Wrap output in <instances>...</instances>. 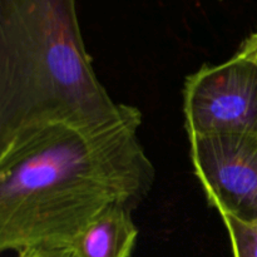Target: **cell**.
I'll use <instances>...</instances> for the list:
<instances>
[{"label":"cell","instance_id":"cell-1","mask_svg":"<svg viewBox=\"0 0 257 257\" xmlns=\"http://www.w3.org/2000/svg\"><path fill=\"white\" fill-rule=\"evenodd\" d=\"M141 123L131 105L103 127L52 123L0 143V250L70 246L107 208L136 207L155 180Z\"/></svg>","mask_w":257,"mask_h":257},{"label":"cell","instance_id":"cell-2","mask_svg":"<svg viewBox=\"0 0 257 257\" xmlns=\"http://www.w3.org/2000/svg\"><path fill=\"white\" fill-rule=\"evenodd\" d=\"M85 50L75 0H0V143L52 123L120 119Z\"/></svg>","mask_w":257,"mask_h":257},{"label":"cell","instance_id":"cell-3","mask_svg":"<svg viewBox=\"0 0 257 257\" xmlns=\"http://www.w3.org/2000/svg\"><path fill=\"white\" fill-rule=\"evenodd\" d=\"M183 114L188 136H257V59L236 52L225 63L203 65L187 77Z\"/></svg>","mask_w":257,"mask_h":257},{"label":"cell","instance_id":"cell-4","mask_svg":"<svg viewBox=\"0 0 257 257\" xmlns=\"http://www.w3.org/2000/svg\"><path fill=\"white\" fill-rule=\"evenodd\" d=\"M193 171L221 216L257 221V136H188Z\"/></svg>","mask_w":257,"mask_h":257},{"label":"cell","instance_id":"cell-5","mask_svg":"<svg viewBox=\"0 0 257 257\" xmlns=\"http://www.w3.org/2000/svg\"><path fill=\"white\" fill-rule=\"evenodd\" d=\"M137 236L131 208L112 206L97 216L70 247L77 257H131Z\"/></svg>","mask_w":257,"mask_h":257},{"label":"cell","instance_id":"cell-6","mask_svg":"<svg viewBox=\"0 0 257 257\" xmlns=\"http://www.w3.org/2000/svg\"><path fill=\"white\" fill-rule=\"evenodd\" d=\"M230 237L233 257H257V221L243 222L232 216H221Z\"/></svg>","mask_w":257,"mask_h":257},{"label":"cell","instance_id":"cell-7","mask_svg":"<svg viewBox=\"0 0 257 257\" xmlns=\"http://www.w3.org/2000/svg\"><path fill=\"white\" fill-rule=\"evenodd\" d=\"M17 257H77L70 246L65 247H49V246H38V247L25 248L18 252Z\"/></svg>","mask_w":257,"mask_h":257},{"label":"cell","instance_id":"cell-8","mask_svg":"<svg viewBox=\"0 0 257 257\" xmlns=\"http://www.w3.org/2000/svg\"><path fill=\"white\" fill-rule=\"evenodd\" d=\"M237 52L241 53V54L248 55V57H252L257 59V30L241 43Z\"/></svg>","mask_w":257,"mask_h":257}]
</instances>
